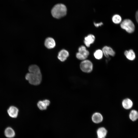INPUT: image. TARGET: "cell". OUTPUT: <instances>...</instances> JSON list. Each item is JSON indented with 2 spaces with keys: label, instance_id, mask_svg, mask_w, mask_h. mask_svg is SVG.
<instances>
[{
  "label": "cell",
  "instance_id": "5b68a950",
  "mask_svg": "<svg viewBox=\"0 0 138 138\" xmlns=\"http://www.w3.org/2000/svg\"><path fill=\"white\" fill-rule=\"evenodd\" d=\"M89 54V52L85 47L82 45L79 48L78 52L76 53V56L78 59L83 60L86 59Z\"/></svg>",
  "mask_w": 138,
  "mask_h": 138
},
{
  "label": "cell",
  "instance_id": "3957f363",
  "mask_svg": "<svg viewBox=\"0 0 138 138\" xmlns=\"http://www.w3.org/2000/svg\"><path fill=\"white\" fill-rule=\"evenodd\" d=\"M120 27L122 29L129 33L133 32L135 29L134 24L132 20L129 19H125L122 21Z\"/></svg>",
  "mask_w": 138,
  "mask_h": 138
},
{
  "label": "cell",
  "instance_id": "52a82bcc",
  "mask_svg": "<svg viewBox=\"0 0 138 138\" xmlns=\"http://www.w3.org/2000/svg\"><path fill=\"white\" fill-rule=\"evenodd\" d=\"M95 40V36L93 34H89L84 38V43L87 47H89L90 44L93 43Z\"/></svg>",
  "mask_w": 138,
  "mask_h": 138
},
{
  "label": "cell",
  "instance_id": "277c9868",
  "mask_svg": "<svg viewBox=\"0 0 138 138\" xmlns=\"http://www.w3.org/2000/svg\"><path fill=\"white\" fill-rule=\"evenodd\" d=\"M81 70L86 73H90L93 70V65L90 60L85 59L83 60L80 65Z\"/></svg>",
  "mask_w": 138,
  "mask_h": 138
},
{
  "label": "cell",
  "instance_id": "ba28073f",
  "mask_svg": "<svg viewBox=\"0 0 138 138\" xmlns=\"http://www.w3.org/2000/svg\"><path fill=\"white\" fill-rule=\"evenodd\" d=\"M50 103V101L49 100L45 99L39 101L37 103V106L40 110H43L47 109V107L49 105Z\"/></svg>",
  "mask_w": 138,
  "mask_h": 138
},
{
  "label": "cell",
  "instance_id": "7c38bea8",
  "mask_svg": "<svg viewBox=\"0 0 138 138\" xmlns=\"http://www.w3.org/2000/svg\"><path fill=\"white\" fill-rule=\"evenodd\" d=\"M44 45L47 48L51 49L54 48L55 46V42L53 38L48 37L45 39L44 42Z\"/></svg>",
  "mask_w": 138,
  "mask_h": 138
},
{
  "label": "cell",
  "instance_id": "d6986e66",
  "mask_svg": "<svg viewBox=\"0 0 138 138\" xmlns=\"http://www.w3.org/2000/svg\"><path fill=\"white\" fill-rule=\"evenodd\" d=\"M5 133L6 136L9 137H13L15 135L14 130L10 128H8L6 129L5 131Z\"/></svg>",
  "mask_w": 138,
  "mask_h": 138
},
{
  "label": "cell",
  "instance_id": "44dd1931",
  "mask_svg": "<svg viewBox=\"0 0 138 138\" xmlns=\"http://www.w3.org/2000/svg\"><path fill=\"white\" fill-rule=\"evenodd\" d=\"M138 11H137L136 13L135 14V18L137 22H138Z\"/></svg>",
  "mask_w": 138,
  "mask_h": 138
},
{
  "label": "cell",
  "instance_id": "5bb4252c",
  "mask_svg": "<svg viewBox=\"0 0 138 138\" xmlns=\"http://www.w3.org/2000/svg\"><path fill=\"white\" fill-rule=\"evenodd\" d=\"M107 132V130L105 128H99L97 131L98 138H105Z\"/></svg>",
  "mask_w": 138,
  "mask_h": 138
},
{
  "label": "cell",
  "instance_id": "9c48e42d",
  "mask_svg": "<svg viewBox=\"0 0 138 138\" xmlns=\"http://www.w3.org/2000/svg\"><path fill=\"white\" fill-rule=\"evenodd\" d=\"M92 121L95 123H99L102 122L103 117L101 113L99 112H95L92 115L91 117Z\"/></svg>",
  "mask_w": 138,
  "mask_h": 138
},
{
  "label": "cell",
  "instance_id": "ffe728a7",
  "mask_svg": "<svg viewBox=\"0 0 138 138\" xmlns=\"http://www.w3.org/2000/svg\"><path fill=\"white\" fill-rule=\"evenodd\" d=\"M94 26L97 27H98L99 26H100L103 25V23L102 22H100L98 23H96L95 22L94 23Z\"/></svg>",
  "mask_w": 138,
  "mask_h": 138
},
{
  "label": "cell",
  "instance_id": "4fadbf2b",
  "mask_svg": "<svg viewBox=\"0 0 138 138\" xmlns=\"http://www.w3.org/2000/svg\"><path fill=\"white\" fill-rule=\"evenodd\" d=\"M69 55V53L65 49H62L59 53L57 57L61 61L63 62L66 59Z\"/></svg>",
  "mask_w": 138,
  "mask_h": 138
},
{
  "label": "cell",
  "instance_id": "30bf717a",
  "mask_svg": "<svg viewBox=\"0 0 138 138\" xmlns=\"http://www.w3.org/2000/svg\"><path fill=\"white\" fill-rule=\"evenodd\" d=\"M7 112L10 117L13 118H15L17 116L18 110L15 107L11 106L8 109Z\"/></svg>",
  "mask_w": 138,
  "mask_h": 138
},
{
  "label": "cell",
  "instance_id": "7a4b0ae2",
  "mask_svg": "<svg viewBox=\"0 0 138 138\" xmlns=\"http://www.w3.org/2000/svg\"><path fill=\"white\" fill-rule=\"evenodd\" d=\"M67 8L64 5L59 4L55 5L52 8L51 13L54 18L59 19L65 16L66 14Z\"/></svg>",
  "mask_w": 138,
  "mask_h": 138
},
{
  "label": "cell",
  "instance_id": "ac0fdd59",
  "mask_svg": "<svg viewBox=\"0 0 138 138\" xmlns=\"http://www.w3.org/2000/svg\"><path fill=\"white\" fill-rule=\"evenodd\" d=\"M103 53L101 50L98 49L96 50L94 53V56L97 59H101L103 57Z\"/></svg>",
  "mask_w": 138,
  "mask_h": 138
},
{
  "label": "cell",
  "instance_id": "2e32d148",
  "mask_svg": "<svg viewBox=\"0 0 138 138\" xmlns=\"http://www.w3.org/2000/svg\"><path fill=\"white\" fill-rule=\"evenodd\" d=\"M129 117L130 119L132 121H136L138 118V112L135 110H131L129 114Z\"/></svg>",
  "mask_w": 138,
  "mask_h": 138
},
{
  "label": "cell",
  "instance_id": "6da1fadb",
  "mask_svg": "<svg viewBox=\"0 0 138 138\" xmlns=\"http://www.w3.org/2000/svg\"><path fill=\"white\" fill-rule=\"evenodd\" d=\"M29 72L26 74L25 78L31 84L37 85L41 83L42 80V75L39 67L36 64L29 66Z\"/></svg>",
  "mask_w": 138,
  "mask_h": 138
},
{
  "label": "cell",
  "instance_id": "8992f818",
  "mask_svg": "<svg viewBox=\"0 0 138 138\" xmlns=\"http://www.w3.org/2000/svg\"><path fill=\"white\" fill-rule=\"evenodd\" d=\"M102 51L103 54L107 57H108L109 55L114 56L115 54L114 51L109 47L106 46L104 47L102 49Z\"/></svg>",
  "mask_w": 138,
  "mask_h": 138
},
{
  "label": "cell",
  "instance_id": "e0dca14e",
  "mask_svg": "<svg viewBox=\"0 0 138 138\" xmlns=\"http://www.w3.org/2000/svg\"><path fill=\"white\" fill-rule=\"evenodd\" d=\"M122 20L121 17L118 14H115L112 17V21L116 24H118L121 23L122 21Z\"/></svg>",
  "mask_w": 138,
  "mask_h": 138
},
{
  "label": "cell",
  "instance_id": "8fae6325",
  "mask_svg": "<svg viewBox=\"0 0 138 138\" xmlns=\"http://www.w3.org/2000/svg\"><path fill=\"white\" fill-rule=\"evenodd\" d=\"M122 104L123 108L126 110L131 108L133 105L132 101L129 98L124 99L122 101Z\"/></svg>",
  "mask_w": 138,
  "mask_h": 138
},
{
  "label": "cell",
  "instance_id": "9a60e30c",
  "mask_svg": "<svg viewBox=\"0 0 138 138\" xmlns=\"http://www.w3.org/2000/svg\"><path fill=\"white\" fill-rule=\"evenodd\" d=\"M124 54L126 58L130 60L133 61L135 59V55L132 49L125 51L124 52Z\"/></svg>",
  "mask_w": 138,
  "mask_h": 138
}]
</instances>
